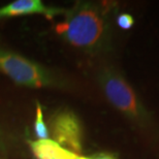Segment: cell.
I'll return each mask as SVG.
<instances>
[{
  "mask_svg": "<svg viewBox=\"0 0 159 159\" xmlns=\"http://www.w3.org/2000/svg\"><path fill=\"white\" fill-rule=\"evenodd\" d=\"M56 32L69 44L88 51L97 50L107 37L102 12L91 4H79L65 11V19L55 27Z\"/></svg>",
  "mask_w": 159,
  "mask_h": 159,
  "instance_id": "6da1fadb",
  "label": "cell"
},
{
  "mask_svg": "<svg viewBox=\"0 0 159 159\" xmlns=\"http://www.w3.org/2000/svg\"><path fill=\"white\" fill-rule=\"evenodd\" d=\"M0 72L15 83L30 88L51 87L58 84L49 69L19 54L0 49Z\"/></svg>",
  "mask_w": 159,
  "mask_h": 159,
  "instance_id": "7a4b0ae2",
  "label": "cell"
},
{
  "mask_svg": "<svg viewBox=\"0 0 159 159\" xmlns=\"http://www.w3.org/2000/svg\"><path fill=\"white\" fill-rule=\"evenodd\" d=\"M100 83L107 99L120 112L132 119L142 118V107L134 92L121 75L107 70L100 77Z\"/></svg>",
  "mask_w": 159,
  "mask_h": 159,
  "instance_id": "3957f363",
  "label": "cell"
},
{
  "mask_svg": "<svg viewBox=\"0 0 159 159\" xmlns=\"http://www.w3.org/2000/svg\"><path fill=\"white\" fill-rule=\"evenodd\" d=\"M52 131L55 142L77 154L82 150V129L80 121L68 111L57 113L52 120Z\"/></svg>",
  "mask_w": 159,
  "mask_h": 159,
  "instance_id": "277c9868",
  "label": "cell"
},
{
  "mask_svg": "<svg viewBox=\"0 0 159 159\" xmlns=\"http://www.w3.org/2000/svg\"><path fill=\"white\" fill-rule=\"evenodd\" d=\"M60 9L48 7L40 0H17L0 7V18L17 17L26 15H43L48 19H53L60 14Z\"/></svg>",
  "mask_w": 159,
  "mask_h": 159,
  "instance_id": "5b68a950",
  "label": "cell"
},
{
  "mask_svg": "<svg viewBox=\"0 0 159 159\" xmlns=\"http://www.w3.org/2000/svg\"><path fill=\"white\" fill-rule=\"evenodd\" d=\"M30 147L37 159H82L50 139L31 142Z\"/></svg>",
  "mask_w": 159,
  "mask_h": 159,
  "instance_id": "8992f818",
  "label": "cell"
},
{
  "mask_svg": "<svg viewBox=\"0 0 159 159\" xmlns=\"http://www.w3.org/2000/svg\"><path fill=\"white\" fill-rule=\"evenodd\" d=\"M34 132L39 139H49V130L44 123L43 110L39 102L36 103V119L34 123Z\"/></svg>",
  "mask_w": 159,
  "mask_h": 159,
  "instance_id": "52a82bcc",
  "label": "cell"
},
{
  "mask_svg": "<svg viewBox=\"0 0 159 159\" xmlns=\"http://www.w3.org/2000/svg\"><path fill=\"white\" fill-rule=\"evenodd\" d=\"M117 23H118L119 27L122 29H130L133 26V19L128 14H122L120 15L118 19H117Z\"/></svg>",
  "mask_w": 159,
  "mask_h": 159,
  "instance_id": "ba28073f",
  "label": "cell"
},
{
  "mask_svg": "<svg viewBox=\"0 0 159 159\" xmlns=\"http://www.w3.org/2000/svg\"><path fill=\"white\" fill-rule=\"evenodd\" d=\"M82 159H116L115 157L113 156V155L111 154H99V155H96V156L94 157H82Z\"/></svg>",
  "mask_w": 159,
  "mask_h": 159,
  "instance_id": "9c48e42d",
  "label": "cell"
},
{
  "mask_svg": "<svg viewBox=\"0 0 159 159\" xmlns=\"http://www.w3.org/2000/svg\"><path fill=\"white\" fill-rule=\"evenodd\" d=\"M0 146H1V145H0Z\"/></svg>",
  "mask_w": 159,
  "mask_h": 159,
  "instance_id": "30bf717a",
  "label": "cell"
}]
</instances>
